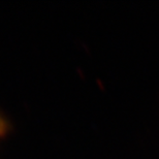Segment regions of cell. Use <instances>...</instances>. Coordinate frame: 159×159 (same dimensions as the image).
I'll use <instances>...</instances> for the list:
<instances>
[]
</instances>
